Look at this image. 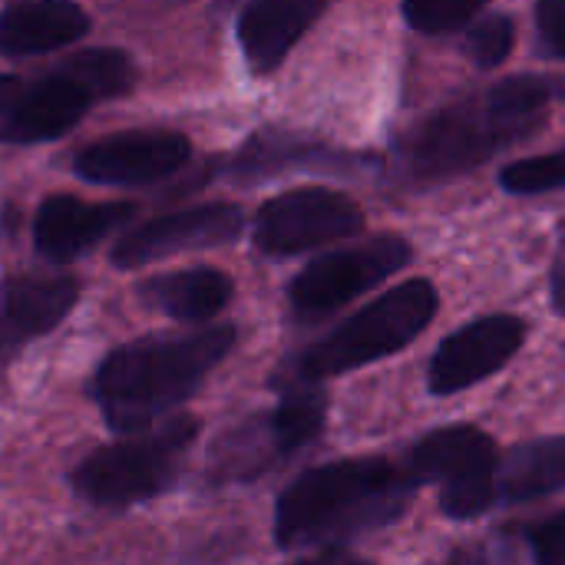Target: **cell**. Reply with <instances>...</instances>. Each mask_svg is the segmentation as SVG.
I'll list each match as a JSON object with an SVG mask.
<instances>
[{
  "instance_id": "obj_7",
  "label": "cell",
  "mask_w": 565,
  "mask_h": 565,
  "mask_svg": "<svg viewBox=\"0 0 565 565\" xmlns=\"http://www.w3.org/2000/svg\"><path fill=\"white\" fill-rule=\"evenodd\" d=\"M411 255V242L401 235H377L361 245L318 255L288 285L291 315L301 321H318L397 275Z\"/></svg>"
},
{
  "instance_id": "obj_10",
  "label": "cell",
  "mask_w": 565,
  "mask_h": 565,
  "mask_svg": "<svg viewBox=\"0 0 565 565\" xmlns=\"http://www.w3.org/2000/svg\"><path fill=\"white\" fill-rule=\"evenodd\" d=\"M526 341V321L516 315H483L447 334L430 358L427 391L434 397L460 394L503 371Z\"/></svg>"
},
{
  "instance_id": "obj_24",
  "label": "cell",
  "mask_w": 565,
  "mask_h": 565,
  "mask_svg": "<svg viewBox=\"0 0 565 565\" xmlns=\"http://www.w3.org/2000/svg\"><path fill=\"white\" fill-rule=\"evenodd\" d=\"M536 36L546 56L565 60V0H543L536 3Z\"/></svg>"
},
{
  "instance_id": "obj_19",
  "label": "cell",
  "mask_w": 565,
  "mask_h": 565,
  "mask_svg": "<svg viewBox=\"0 0 565 565\" xmlns=\"http://www.w3.org/2000/svg\"><path fill=\"white\" fill-rule=\"evenodd\" d=\"M341 159H334L331 149H311L301 142H275V139H255L242 149L232 172L242 179L271 175L281 169H338Z\"/></svg>"
},
{
  "instance_id": "obj_9",
  "label": "cell",
  "mask_w": 565,
  "mask_h": 565,
  "mask_svg": "<svg viewBox=\"0 0 565 565\" xmlns=\"http://www.w3.org/2000/svg\"><path fill=\"white\" fill-rule=\"evenodd\" d=\"M93 99V89L66 60L30 79L0 76V142L30 146L60 139L86 116Z\"/></svg>"
},
{
  "instance_id": "obj_26",
  "label": "cell",
  "mask_w": 565,
  "mask_h": 565,
  "mask_svg": "<svg viewBox=\"0 0 565 565\" xmlns=\"http://www.w3.org/2000/svg\"><path fill=\"white\" fill-rule=\"evenodd\" d=\"M550 298H553V308H556V315H563L565 318V255L559 258V262H556V268H553Z\"/></svg>"
},
{
  "instance_id": "obj_20",
  "label": "cell",
  "mask_w": 565,
  "mask_h": 565,
  "mask_svg": "<svg viewBox=\"0 0 565 565\" xmlns=\"http://www.w3.org/2000/svg\"><path fill=\"white\" fill-rule=\"evenodd\" d=\"M516 40V23L510 13L500 10H483L467 30H463V50L467 56L480 66V70H493L500 66Z\"/></svg>"
},
{
  "instance_id": "obj_2",
  "label": "cell",
  "mask_w": 565,
  "mask_h": 565,
  "mask_svg": "<svg viewBox=\"0 0 565 565\" xmlns=\"http://www.w3.org/2000/svg\"><path fill=\"white\" fill-rule=\"evenodd\" d=\"M417 490L407 463L351 457L291 480L275 507V543L285 553L341 546L404 516Z\"/></svg>"
},
{
  "instance_id": "obj_6",
  "label": "cell",
  "mask_w": 565,
  "mask_h": 565,
  "mask_svg": "<svg viewBox=\"0 0 565 565\" xmlns=\"http://www.w3.org/2000/svg\"><path fill=\"white\" fill-rule=\"evenodd\" d=\"M497 463L500 450L493 437L470 424H450L414 444L407 470L417 483H437L444 516L477 520L497 507Z\"/></svg>"
},
{
  "instance_id": "obj_12",
  "label": "cell",
  "mask_w": 565,
  "mask_h": 565,
  "mask_svg": "<svg viewBox=\"0 0 565 565\" xmlns=\"http://www.w3.org/2000/svg\"><path fill=\"white\" fill-rule=\"evenodd\" d=\"M242 228H245V215L238 205H228V202H205V205L179 209L126 232L113 245V265L139 268V265H149L179 252L228 245L242 235Z\"/></svg>"
},
{
  "instance_id": "obj_3",
  "label": "cell",
  "mask_w": 565,
  "mask_h": 565,
  "mask_svg": "<svg viewBox=\"0 0 565 565\" xmlns=\"http://www.w3.org/2000/svg\"><path fill=\"white\" fill-rule=\"evenodd\" d=\"M235 328L215 324L189 334H152L116 348L93 377V397L106 424L122 434H142L169 417L202 387V381L235 348Z\"/></svg>"
},
{
  "instance_id": "obj_14",
  "label": "cell",
  "mask_w": 565,
  "mask_h": 565,
  "mask_svg": "<svg viewBox=\"0 0 565 565\" xmlns=\"http://www.w3.org/2000/svg\"><path fill=\"white\" fill-rule=\"evenodd\" d=\"M328 7L321 0H255L238 13V43L252 73L265 76L285 63L291 46Z\"/></svg>"
},
{
  "instance_id": "obj_27",
  "label": "cell",
  "mask_w": 565,
  "mask_h": 565,
  "mask_svg": "<svg viewBox=\"0 0 565 565\" xmlns=\"http://www.w3.org/2000/svg\"><path fill=\"white\" fill-rule=\"evenodd\" d=\"M305 565H371L364 559H351V556H331V559H318V563H305Z\"/></svg>"
},
{
  "instance_id": "obj_4",
  "label": "cell",
  "mask_w": 565,
  "mask_h": 565,
  "mask_svg": "<svg viewBox=\"0 0 565 565\" xmlns=\"http://www.w3.org/2000/svg\"><path fill=\"white\" fill-rule=\"evenodd\" d=\"M437 308L440 295L427 278H411L384 291L381 298L344 318L334 331L318 338L308 351H301L288 367V384L318 387L328 377H341L404 351L424 334Z\"/></svg>"
},
{
  "instance_id": "obj_5",
  "label": "cell",
  "mask_w": 565,
  "mask_h": 565,
  "mask_svg": "<svg viewBox=\"0 0 565 565\" xmlns=\"http://www.w3.org/2000/svg\"><path fill=\"white\" fill-rule=\"evenodd\" d=\"M199 437V420L175 414L142 434L93 450L76 463L70 483L93 507H136L166 493Z\"/></svg>"
},
{
  "instance_id": "obj_1",
  "label": "cell",
  "mask_w": 565,
  "mask_h": 565,
  "mask_svg": "<svg viewBox=\"0 0 565 565\" xmlns=\"http://www.w3.org/2000/svg\"><path fill=\"white\" fill-rule=\"evenodd\" d=\"M565 96L553 76H513L460 103L440 106L411 126L394 146V166L407 182H447L503 149L530 139Z\"/></svg>"
},
{
  "instance_id": "obj_15",
  "label": "cell",
  "mask_w": 565,
  "mask_h": 565,
  "mask_svg": "<svg viewBox=\"0 0 565 565\" xmlns=\"http://www.w3.org/2000/svg\"><path fill=\"white\" fill-rule=\"evenodd\" d=\"M89 30L83 7L70 0H23L0 10V56H40L76 43Z\"/></svg>"
},
{
  "instance_id": "obj_18",
  "label": "cell",
  "mask_w": 565,
  "mask_h": 565,
  "mask_svg": "<svg viewBox=\"0 0 565 565\" xmlns=\"http://www.w3.org/2000/svg\"><path fill=\"white\" fill-rule=\"evenodd\" d=\"M497 507L507 503H533L565 490V437H536L516 444L500 457L497 477Z\"/></svg>"
},
{
  "instance_id": "obj_13",
  "label": "cell",
  "mask_w": 565,
  "mask_h": 565,
  "mask_svg": "<svg viewBox=\"0 0 565 565\" xmlns=\"http://www.w3.org/2000/svg\"><path fill=\"white\" fill-rule=\"evenodd\" d=\"M132 215L126 202H86L76 195H50L36 209L33 218V245L50 262H70L116 228H122Z\"/></svg>"
},
{
  "instance_id": "obj_16",
  "label": "cell",
  "mask_w": 565,
  "mask_h": 565,
  "mask_svg": "<svg viewBox=\"0 0 565 565\" xmlns=\"http://www.w3.org/2000/svg\"><path fill=\"white\" fill-rule=\"evenodd\" d=\"M79 285L66 275H26L3 288L0 344H20L56 328L76 305Z\"/></svg>"
},
{
  "instance_id": "obj_23",
  "label": "cell",
  "mask_w": 565,
  "mask_h": 565,
  "mask_svg": "<svg viewBox=\"0 0 565 565\" xmlns=\"http://www.w3.org/2000/svg\"><path fill=\"white\" fill-rule=\"evenodd\" d=\"M523 540L530 546L533 565H565V510L533 523Z\"/></svg>"
},
{
  "instance_id": "obj_17",
  "label": "cell",
  "mask_w": 565,
  "mask_h": 565,
  "mask_svg": "<svg viewBox=\"0 0 565 565\" xmlns=\"http://www.w3.org/2000/svg\"><path fill=\"white\" fill-rule=\"evenodd\" d=\"M235 295V285L225 271L218 268H185V271H169L156 275L139 285V298L182 321V324H205L209 318L222 315Z\"/></svg>"
},
{
  "instance_id": "obj_8",
  "label": "cell",
  "mask_w": 565,
  "mask_h": 565,
  "mask_svg": "<svg viewBox=\"0 0 565 565\" xmlns=\"http://www.w3.org/2000/svg\"><path fill=\"white\" fill-rule=\"evenodd\" d=\"M364 228V209L338 189H291L268 199L255 215V245L265 255H301L351 238Z\"/></svg>"
},
{
  "instance_id": "obj_21",
  "label": "cell",
  "mask_w": 565,
  "mask_h": 565,
  "mask_svg": "<svg viewBox=\"0 0 565 565\" xmlns=\"http://www.w3.org/2000/svg\"><path fill=\"white\" fill-rule=\"evenodd\" d=\"M500 185L513 195H546L565 189V146L503 166Z\"/></svg>"
},
{
  "instance_id": "obj_11",
  "label": "cell",
  "mask_w": 565,
  "mask_h": 565,
  "mask_svg": "<svg viewBox=\"0 0 565 565\" xmlns=\"http://www.w3.org/2000/svg\"><path fill=\"white\" fill-rule=\"evenodd\" d=\"M192 156V142L169 129H126L103 136L76 152V175L96 185H152L179 172Z\"/></svg>"
},
{
  "instance_id": "obj_22",
  "label": "cell",
  "mask_w": 565,
  "mask_h": 565,
  "mask_svg": "<svg viewBox=\"0 0 565 565\" xmlns=\"http://www.w3.org/2000/svg\"><path fill=\"white\" fill-rule=\"evenodd\" d=\"M401 13L417 33L444 36L454 30H467L483 13V3H473V0H407L401 7Z\"/></svg>"
},
{
  "instance_id": "obj_25",
  "label": "cell",
  "mask_w": 565,
  "mask_h": 565,
  "mask_svg": "<svg viewBox=\"0 0 565 565\" xmlns=\"http://www.w3.org/2000/svg\"><path fill=\"white\" fill-rule=\"evenodd\" d=\"M447 565H520V559H516V550L510 546V540H490V543L460 550Z\"/></svg>"
}]
</instances>
